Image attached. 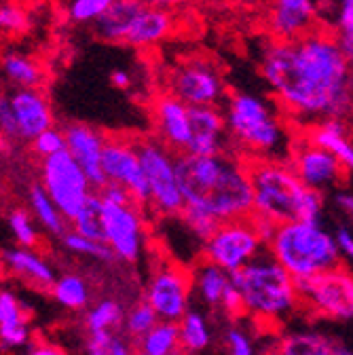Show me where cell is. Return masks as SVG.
Wrapping results in <instances>:
<instances>
[{
    "label": "cell",
    "mask_w": 353,
    "mask_h": 355,
    "mask_svg": "<svg viewBox=\"0 0 353 355\" xmlns=\"http://www.w3.org/2000/svg\"><path fill=\"white\" fill-rule=\"evenodd\" d=\"M260 74L284 112L300 123L316 125L349 114L351 62L324 28L292 42H269L260 58Z\"/></svg>",
    "instance_id": "obj_1"
},
{
    "label": "cell",
    "mask_w": 353,
    "mask_h": 355,
    "mask_svg": "<svg viewBox=\"0 0 353 355\" xmlns=\"http://www.w3.org/2000/svg\"><path fill=\"white\" fill-rule=\"evenodd\" d=\"M175 178L184 207L214 218L218 225L252 216L246 161L227 153L214 157L175 155Z\"/></svg>",
    "instance_id": "obj_2"
},
{
    "label": "cell",
    "mask_w": 353,
    "mask_h": 355,
    "mask_svg": "<svg viewBox=\"0 0 353 355\" xmlns=\"http://www.w3.org/2000/svg\"><path fill=\"white\" fill-rule=\"evenodd\" d=\"M252 187V216L284 222H322L326 199L307 189L286 161H246Z\"/></svg>",
    "instance_id": "obj_3"
},
{
    "label": "cell",
    "mask_w": 353,
    "mask_h": 355,
    "mask_svg": "<svg viewBox=\"0 0 353 355\" xmlns=\"http://www.w3.org/2000/svg\"><path fill=\"white\" fill-rule=\"evenodd\" d=\"M227 140L246 161H286L290 155V133L277 108L256 94L237 92L229 96L225 112Z\"/></svg>",
    "instance_id": "obj_4"
},
{
    "label": "cell",
    "mask_w": 353,
    "mask_h": 355,
    "mask_svg": "<svg viewBox=\"0 0 353 355\" xmlns=\"http://www.w3.org/2000/svg\"><path fill=\"white\" fill-rule=\"evenodd\" d=\"M241 296L243 315L264 324H284L300 306L296 282L267 254L260 252L243 269L231 275Z\"/></svg>",
    "instance_id": "obj_5"
},
{
    "label": "cell",
    "mask_w": 353,
    "mask_h": 355,
    "mask_svg": "<svg viewBox=\"0 0 353 355\" xmlns=\"http://www.w3.org/2000/svg\"><path fill=\"white\" fill-rule=\"evenodd\" d=\"M267 254L294 279H309L343 266L330 229L322 222H284L264 245Z\"/></svg>",
    "instance_id": "obj_6"
},
{
    "label": "cell",
    "mask_w": 353,
    "mask_h": 355,
    "mask_svg": "<svg viewBox=\"0 0 353 355\" xmlns=\"http://www.w3.org/2000/svg\"><path fill=\"white\" fill-rule=\"evenodd\" d=\"M136 150L148 187V205L161 216H180L184 201L175 178V155L157 140L136 142Z\"/></svg>",
    "instance_id": "obj_7"
},
{
    "label": "cell",
    "mask_w": 353,
    "mask_h": 355,
    "mask_svg": "<svg viewBox=\"0 0 353 355\" xmlns=\"http://www.w3.org/2000/svg\"><path fill=\"white\" fill-rule=\"evenodd\" d=\"M167 94L189 108H218L227 98V85L216 64L205 58H191L171 70Z\"/></svg>",
    "instance_id": "obj_8"
},
{
    "label": "cell",
    "mask_w": 353,
    "mask_h": 355,
    "mask_svg": "<svg viewBox=\"0 0 353 355\" xmlns=\"http://www.w3.org/2000/svg\"><path fill=\"white\" fill-rule=\"evenodd\" d=\"M296 292L300 304L316 315L332 322H351L353 318V277L347 266L334 271L298 279Z\"/></svg>",
    "instance_id": "obj_9"
},
{
    "label": "cell",
    "mask_w": 353,
    "mask_h": 355,
    "mask_svg": "<svg viewBox=\"0 0 353 355\" xmlns=\"http://www.w3.org/2000/svg\"><path fill=\"white\" fill-rule=\"evenodd\" d=\"M40 187L53 201V205L60 209L66 222H70L78 214L87 197L94 193L87 175L66 150L42 159Z\"/></svg>",
    "instance_id": "obj_10"
},
{
    "label": "cell",
    "mask_w": 353,
    "mask_h": 355,
    "mask_svg": "<svg viewBox=\"0 0 353 355\" xmlns=\"http://www.w3.org/2000/svg\"><path fill=\"white\" fill-rule=\"evenodd\" d=\"M260 252H264V243L250 218L223 222L203 243L205 262L218 266L229 275L243 269Z\"/></svg>",
    "instance_id": "obj_11"
},
{
    "label": "cell",
    "mask_w": 353,
    "mask_h": 355,
    "mask_svg": "<svg viewBox=\"0 0 353 355\" xmlns=\"http://www.w3.org/2000/svg\"><path fill=\"white\" fill-rule=\"evenodd\" d=\"M191 273L178 264H165L153 273L144 292V302L155 311L159 322L178 324L191 309Z\"/></svg>",
    "instance_id": "obj_12"
},
{
    "label": "cell",
    "mask_w": 353,
    "mask_h": 355,
    "mask_svg": "<svg viewBox=\"0 0 353 355\" xmlns=\"http://www.w3.org/2000/svg\"><path fill=\"white\" fill-rule=\"evenodd\" d=\"M102 222L106 245L117 260L134 264L142 258L146 243V229L142 207L136 203L110 205L102 201Z\"/></svg>",
    "instance_id": "obj_13"
},
{
    "label": "cell",
    "mask_w": 353,
    "mask_h": 355,
    "mask_svg": "<svg viewBox=\"0 0 353 355\" xmlns=\"http://www.w3.org/2000/svg\"><path fill=\"white\" fill-rule=\"evenodd\" d=\"M102 173L106 184L123 187L136 205H148V187L140 167L136 142L121 140V138H106L102 150Z\"/></svg>",
    "instance_id": "obj_14"
},
{
    "label": "cell",
    "mask_w": 353,
    "mask_h": 355,
    "mask_svg": "<svg viewBox=\"0 0 353 355\" xmlns=\"http://www.w3.org/2000/svg\"><path fill=\"white\" fill-rule=\"evenodd\" d=\"M286 163L292 167L296 178L307 189H311L320 195L343 187L345 175L349 173L332 155L313 146L304 138L300 140V144L290 146V155Z\"/></svg>",
    "instance_id": "obj_15"
},
{
    "label": "cell",
    "mask_w": 353,
    "mask_h": 355,
    "mask_svg": "<svg viewBox=\"0 0 353 355\" xmlns=\"http://www.w3.org/2000/svg\"><path fill=\"white\" fill-rule=\"evenodd\" d=\"M66 153L74 159V163L83 169L94 191L106 187V178L102 173V150L106 144V136L87 123H66L64 129Z\"/></svg>",
    "instance_id": "obj_16"
},
{
    "label": "cell",
    "mask_w": 353,
    "mask_h": 355,
    "mask_svg": "<svg viewBox=\"0 0 353 355\" xmlns=\"http://www.w3.org/2000/svg\"><path fill=\"white\" fill-rule=\"evenodd\" d=\"M153 123L157 142L173 155H184L191 138L189 106H184L180 100H175L169 94H163L155 100Z\"/></svg>",
    "instance_id": "obj_17"
},
{
    "label": "cell",
    "mask_w": 353,
    "mask_h": 355,
    "mask_svg": "<svg viewBox=\"0 0 353 355\" xmlns=\"http://www.w3.org/2000/svg\"><path fill=\"white\" fill-rule=\"evenodd\" d=\"M273 40L292 42L320 28L313 0H273L269 11Z\"/></svg>",
    "instance_id": "obj_18"
},
{
    "label": "cell",
    "mask_w": 353,
    "mask_h": 355,
    "mask_svg": "<svg viewBox=\"0 0 353 355\" xmlns=\"http://www.w3.org/2000/svg\"><path fill=\"white\" fill-rule=\"evenodd\" d=\"M9 98L17 121L19 140L32 142L42 131L55 127L53 108L40 89H15Z\"/></svg>",
    "instance_id": "obj_19"
},
{
    "label": "cell",
    "mask_w": 353,
    "mask_h": 355,
    "mask_svg": "<svg viewBox=\"0 0 353 355\" xmlns=\"http://www.w3.org/2000/svg\"><path fill=\"white\" fill-rule=\"evenodd\" d=\"M191 138L184 155L214 157L227 153V129L220 108H189Z\"/></svg>",
    "instance_id": "obj_20"
},
{
    "label": "cell",
    "mask_w": 353,
    "mask_h": 355,
    "mask_svg": "<svg viewBox=\"0 0 353 355\" xmlns=\"http://www.w3.org/2000/svg\"><path fill=\"white\" fill-rule=\"evenodd\" d=\"M0 262H3L5 271L11 273L15 279H21L24 284L40 292H49L58 277L53 264L36 250L19 248V245L7 248L0 254Z\"/></svg>",
    "instance_id": "obj_21"
},
{
    "label": "cell",
    "mask_w": 353,
    "mask_h": 355,
    "mask_svg": "<svg viewBox=\"0 0 353 355\" xmlns=\"http://www.w3.org/2000/svg\"><path fill=\"white\" fill-rule=\"evenodd\" d=\"M30 338V315L21 298L11 290H0V351H21L28 347Z\"/></svg>",
    "instance_id": "obj_22"
},
{
    "label": "cell",
    "mask_w": 353,
    "mask_h": 355,
    "mask_svg": "<svg viewBox=\"0 0 353 355\" xmlns=\"http://www.w3.org/2000/svg\"><path fill=\"white\" fill-rule=\"evenodd\" d=\"M175 28V15L165 9L144 7L138 11V15L131 21L123 42L129 47L148 49L155 47L161 40H165Z\"/></svg>",
    "instance_id": "obj_23"
},
{
    "label": "cell",
    "mask_w": 353,
    "mask_h": 355,
    "mask_svg": "<svg viewBox=\"0 0 353 355\" xmlns=\"http://www.w3.org/2000/svg\"><path fill=\"white\" fill-rule=\"evenodd\" d=\"M307 142L332 155L347 171L353 167V144L349 138V127L343 119H324L307 129Z\"/></svg>",
    "instance_id": "obj_24"
},
{
    "label": "cell",
    "mask_w": 353,
    "mask_h": 355,
    "mask_svg": "<svg viewBox=\"0 0 353 355\" xmlns=\"http://www.w3.org/2000/svg\"><path fill=\"white\" fill-rule=\"evenodd\" d=\"M336 340L322 330L298 328L284 332L277 340L275 353L279 355H332Z\"/></svg>",
    "instance_id": "obj_25"
},
{
    "label": "cell",
    "mask_w": 353,
    "mask_h": 355,
    "mask_svg": "<svg viewBox=\"0 0 353 355\" xmlns=\"http://www.w3.org/2000/svg\"><path fill=\"white\" fill-rule=\"evenodd\" d=\"M142 9L136 0H114V3L94 21L98 38L106 42H123L131 21Z\"/></svg>",
    "instance_id": "obj_26"
},
{
    "label": "cell",
    "mask_w": 353,
    "mask_h": 355,
    "mask_svg": "<svg viewBox=\"0 0 353 355\" xmlns=\"http://www.w3.org/2000/svg\"><path fill=\"white\" fill-rule=\"evenodd\" d=\"M191 279H193V288L197 290L199 300L207 309L220 311L223 298H225L227 290L231 288V275L203 260L195 269V273L191 275Z\"/></svg>",
    "instance_id": "obj_27"
},
{
    "label": "cell",
    "mask_w": 353,
    "mask_h": 355,
    "mask_svg": "<svg viewBox=\"0 0 353 355\" xmlns=\"http://www.w3.org/2000/svg\"><path fill=\"white\" fill-rule=\"evenodd\" d=\"M0 70L11 85H15V89H40L45 83L42 66L19 51H7L0 58Z\"/></svg>",
    "instance_id": "obj_28"
},
{
    "label": "cell",
    "mask_w": 353,
    "mask_h": 355,
    "mask_svg": "<svg viewBox=\"0 0 353 355\" xmlns=\"http://www.w3.org/2000/svg\"><path fill=\"white\" fill-rule=\"evenodd\" d=\"M175 326H178V338H180L182 353L197 355V353H203L212 345V326H209V320L203 311L189 309Z\"/></svg>",
    "instance_id": "obj_29"
},
{
    "label": "cell",
    "mask_w": 353,
    "mask_h": 355,
    "mask_svg": "<svg viewBox=\"0 0 353 355\" xmlns=\"http://www.w3.org/2000/svg\"><path fill=\"white\" fill-rule=\"evenodd\" d=\"M28 203H30V216L32 220H36V225L40 229H45L49 235L62 239V235L68 231V222L64 220V216L47 197V193L42 191L40 184H32L28 193Z\"/></svg>",
    "instance_id": "obj_30"
},
{
    "label": "cell",
    "mask_w": 353,
    "mask_h": 355,
    "mask_svg": "<svg viewBox=\"0 0 353 355\" xmlns=\"http://www.w3.org/2000/svg\"><path fill=\"white\" fill-rule=\"evenodd\" d=\"M49 292L55 298V302L68 311H85L92 304L89 282L76 273H66V275L55 277Z\"/></svg>",
    "instance_id": "obj_31"
},
{
    "label": "cell",
    "mask_w": 353,
    "mask_h": 355,
    "mask_svg": "<svg viewBox=\"0 0 353 355\" xmlns=\"http://www.w3.org/2000/svg\"><path fill=\"white\" fill-rule=\"evenodd\" d=\"M70 231L85 237V239H94L100 243H106V235H104V222H102V199L98 197V193L94 191L89 197H87L85 205L78 209V214L68 222Z\"/></svg>",
    "instance_id": "obj_32"
},
{
    "label": "cell",
    "mask_w": 353,
    "mask_h": 355,
    "mask_svg": "<svg viewBox=\"0 0 353 355\" xmlns=\"http://www.w3.org/2000/svg\"><path fill=\"white\" fill-rule=\"evenodd\" d=\"M123 318H125V306L117 298H102L94 306L87 309L85 315L87 334H96V332L114 334V330L123 326Z\"/></svg>",
    "instance_id": "obj_33"
},
{
    "label": "cell",
    "mask_w": 353,
    "mask_h": 355,
    "mask_svg": "<svg viewBox=\"0 0 353 355\" xmlns=\"http://www.w3.org/2000/svg\"><path fill=\"white\" fill-rule=\"evenodd\" d=\"M136 347L140 353L148 355H182L180 351V338H178V326L169 322H157L153 330H148Z\"/></svg>",
    "instance_id": "obj_34"
},
{
    "label": "cell",
    "mask_w": 353,
    "mask_h": 355,
    "mask_svg": "<svg viewBox=\"0 0 353 355\" xmlns=\"http://www.w3.org/2000/svg\"><path fill=\"white\" fill-rule=\"evenodd\" d=\"M62 243L74 256H83V258H89V260H96V262H106V264L117 260L106 243H100V241H94V239H85V237L72 233L70 229L62 235Z\"/></svg>",
    "instance_id": "obj_35"
},
{
    "label": "cell",
    "mask_w": 353,
    "mask_h": 355,
    "mask_svg": "<svg viewBox=\"0 0 353 355\" xmlns=\"http://www.w3.org/2000/svg\"><path fill=\"white\" fill-rule=\"evenodd\" d=\"M7 222H9L11 235L15 237V241H17L19 248L34 250V248L38 245L40 233H38L36 222L32 220V216H30L28 209H21V207L11 209L9 216H7Z\"/></svg>",
    "instance_id": "obj_36"
},
{
    "label": "cell",
    "mask_w": 353,
    "mask_h": 355,
    "mask_svg": "<svg viewBox=\"0 0 353 355\" xmlns=\"http://www.w3.org/2000/svg\"><path fill=\"white\" fill-rule=\"evenodd\" d=\"M159 322V318L155 315V311L142 300L138 304H134L129 311H125V318H123V328H125V334L131 338V340H140L148 330L155 328V324Z\"/></svg>",
    "instance_id": "obj_37"
},
{
    "label": "cell",
    "mask_w": 353,
    "mask_h": 355,
    "mask_svg": "<svg viewBox=\"0 0 353 355\" xmlns=\"http://www.w3.org/2000/svg\"><path fill=\"white\" fill-rule=\"evenodd\" d=\"M30 28L28 11L15 0H0V34H24Z\"/></svg>",
    "instance_id": "obj_38"
},
{
    "label": "cell",
    "mask_w": 353,
    "mask_h": 355,
    "mask_svg": "<svg viewBox=\"0 0 353 355\" xmlns=\"http://www.w3.org/2000/svg\"><path fill=\"white\" fill-rule=\"evenodd\" d=\"M114 0H68L66 15L74 24H94Z\"/></svg>",
    "instance_id": "obj_39"
},
{
    "label": "cell",
    "mask_w": 353,
    "mask_h": 355,
    "mask_svg": "<svg viewBox=\"0 0 353 355\" xmlns=\"http://www.w3.org/2000/svg\"><path fill=\"white\" fill-rule=\"evenodd\" d=\"M225 351L227 355H256L258 353L252 334L241 324H233L225 330Z\"/></svg>",
    "instance_id": "obj_40"
},
{
    "label": "cell",
    "mask_w": 353,
    "mask_h": 355,
    "mask_svg": "<svg viewBox=\"0 0 353 355\" xmlns=\"http://www.w3.org/2000/svg\"><path fill=\"white\" fill-rule=\"evenodd\" d=\"M180 218H182V222H184V227L189 229V233L191 235H195L199 241H207L209 239V235L218 229V222L214 220V218H209V216H205V214H201V211H197V209H191V207H184L182 211H180Z\"/></svg>",
    "instance_id": "obj_41"
},
{
    "label": "cell",
    "mask_w": 353,
    "mask_h": 355,
    "mask_svg": "<svg viewBox=\"0 0 353 355\" xmlns=\"http://www.w3.org/2000/svg\"><path fill=\"white\" fill-rule=\"evenodd\" d=\"M32 146H34V153L42 159L47 157H53L62 150H66V142H64V133L60 127H51L47 131H42L38 138L32 140Z\"/></svg>",
    "instance_id": "obj_42"
},
{
    "label": "cell",
    "mask_w": 353,
    "mask_h": 355,
    "mask_svg": "<svg viewBox=\"0 0 353 355\" xmlns=\"http://www.w3.org/2000/svg\"><path fill=\"white\" fill-rule=\"evenodd\" d=\"M0 138L5 142H17L19 140V131H17V121L15 112L11 106L9 94L0 92Z\"/></svg>",
    "instance_id": "obj_43"
},
{
    "label": "cell",
    "mask_w": 353,
    "mask_h": 355,
    "mask_svg": "<svg viewBox=\"0 0 353 355\" xmlns=\"http://www.w3.org/2000/svg\"><path fill=\"white\" fill-rule=\"evenodd\" d=\"M330 233H332L334 245L341 254V260L349 262L353 256V231H351V227L347 225V222H341V225H336Z\"/></svg>",
    "instance_id": "obj_44"
},
{
    "label": "cell",
    "mask_w": 353,
    "mask_h": 355,
    "mask_svg": "<svg viewBox=\"0 0 353 355\" xmlns=\"http://www.w3.org/2000/svg\"><path fill=\"white\" fill-rule=\"evenodd\" d=\"M332 34H353V0H341L338 3Z\"/></svg>",
    "instance_id": "obj_45"
},
{
    "label": "cell",
    "mask_w": 353,
    "mask_h": 355,
    "mask_svg": "<svg viewBox=\"0 0 353 355\" xmlns=\"http://www.w3.org/2000/svg\"><path fill=\"white\" fill-rule=\"evenodd\" d=\"M96 193H98V197L104 203H110V205H129V203H134L131 195L123 187H119V184H106V187H102Z\"/></svg>",
    "instance_id": "obj_46"
},
{
    "label": "cell",
    "mask_w": 353,
    "mask_h": 355,
    "mask_svg": "<svg viewBox=\"0 0 353 355\" xmlns=\"http://www.w3.org/2000/svg\"><path fill=\"white\" fill-rule=\"evenodd\" d=\"M114 334L108 332H96L87 336V355H110V343H112Z\"/></svg>",
    "instance_id": "obj_47"
},
{
    "label": "cell",
    "mask_w": 353,
    "mask_h": 355,
    "mask_svg": "<svg viewBox=\"0 0 353 355\" xmlns=\"http://www.w3.org/2000/svg\"><path fill=\"white\" fill-rule=\"evenodd\" d=\"M332 201L334 205L343 211V216L349 220L353 216V195L347 187H338L334 189V195H332Z\"/></svg>",
    "instance_id": "obj_48"
},
{
    "label": "cell",
    "mask_w": 353,
    "mask_h": 355,
    "mask_svg": "<svg viewBox=\"0 0 353 355\" xmlns=\"http://www.w3.org/2000/svg\"><path fill=\"white\" fill-rule=\"evenodd\" d=\"M21 355H68V353H66V349H62L55 343H36V345H30L28 349H24Z\"/></svg>",
    "instance_id": "obj_49"
},
{
    "label": "cell",
    "mask_w": 353,
    "mask_h": 355,
    "mask_svg": "<svg viewBox=\"0 0 353 355\" xmlns=\"http://www.w3.org/2000/svg\"><path fill=\"white\" fill-rule=\"evenodd\" d=\"M136 3L144 5V7H155V9H165V11H171L175 7H180L189 0H136Z\"/></svg>",
    "instance_id": "obj_50"
},
{
    "label": "cell",
    "mask_w": 353,
    "mask_h": 355,
    "mask_svg": "<svg viewBox=\"0 0 353 355\" xmlns=\"http://www.w3.org/2000/svg\"><path fill=\"white\" fill-rule=\"evenodd\" d=\"M110 355H134V351H131L129 343L123 338V336H112V343H110V349H108Z\"/></svg>",
    "instance_id": "obj_51"
},
{
    "label": "cell",
    "mask_w": 353,
    "mask_h": 355,
    "mask_svg": "<svg viewBox=\"0 0 353 355\" xmlns=\"http://www.w3.org/2000/svg\"><path fill=\"white\" fill-rule=\"evenodd\" d=\"M110 80H112V85L114 87H119V89H129L131 87V74L127 72V70H114L112 72V76H110Z\"/></svg>",
    "instance_id": "obj_52"
},
{
    "label": "cell",
    "mask_w": 353,
    "mask_h": 355,
    "mask_svg": "<svg viewBox=\"0 0 353 355\" xmlns=\"http://www.w3.org/2000/svg\"><path fill=\"white\" fill-rule=\"evenodd\" d=\"M332 355H353V351L345 345V343H341V340H336V345H334V351H332Z\"/></svg>",
    "instance_id": "obj_53"
},
{
    "label": "cell",
    "mask_w": 353,
    "mask_h": 355,
    "mask_svg": "<svg viewBox=\"0 0 353 355\" xmlns=\"http://www.w3.org/2000/svg\"><path fill=\"white\" fill-rule=\"evenodd\" d=\"M138 355H148V353H138Z\"/></svg>",
    "instance_id": "obj_54"
},
{
    "label": "cell",
    "mask_w": 353,
    "mask_h": 355,
    "mask_svg": "<svg viewBox=\"0 0 353 355\" xmlns=\"http://www.w3.org/2000/svg\"><path fill=\"white\" fill-rule=\"evenodd\" d=\"M271 355H279V353H275V351H273V353H271Z\"/></svg>",
    "instance_id": "obj_55"
}]
</instances>
